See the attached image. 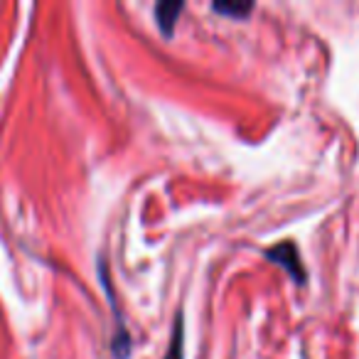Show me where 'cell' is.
<instances>
[{
  "instance_id": "cell-1",
  "label": "cell",
  "mask_w": 359,
  "mask_h": 359,
  "mask_svg": "<svg viewBox=\"0 0 359 359\" xmlns=\"http://www.w3.org/2000/svg\"><path fill=\"white\" fill-rule=\"evenodd\" d=\"M266 256H269L273 264L283 266L295 283H305V266H303V261H300L298 249H295L293 241H280L273 249L266 251Z\"/></svg>"
},
{
  "instance_id": "cell-4",
  "label": "cell",
  "mask_w": 359,
  "mask_h": 359,
  "mask_svg": "<svg viewBox=\"0 0 359 359\" xmlns=\"http://www.w3.org/2000/svg\"><path fill=\"white\" fill-rule=\"evenodd\" d=\"M212 11L219 13V15H229V18H246L254 11V6H251V3H215Z\"/></svg>"
},
{
  "instance_id": "cell-3",
  "label": "cell",
  "mask_w": 359,
  "mask_h": 359,
  "mask_svg": "<svg viewBox=\"0 0 359 359\" xmlns=\"http://www.w3.org/2000/svg\"><path fill=\"white\" fill-rule=\"evenodd\" d=\"M165 359H185V320H182V315L175 318L172 337H170Z\"/></svg>"
},
{
  "instance_id": "cell-2",
  "label": "cell",
  "mask_w": 359,
  "mask_h": 359,
  "mask_svg": "<svg viewBox=\"0 0 359 359\" xmlns=\"http://www.w3.org/2000/svg\"><path fill=\"white\" fill-rule=\"evenodd\" d=\"M182 11H185V6H182V3H175V0H170V3H158V6H155V20H158V25L165 37L172 35L175 25H177V18Z\"/></svg>"
}]
</instances>
